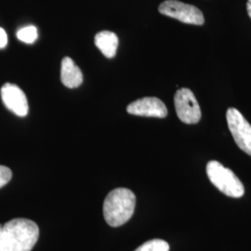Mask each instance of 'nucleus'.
I'll use <instances>...</instances> for the list:
<instances>
[{"label": "nucleus", "mask_w": 251, "mask_h": 251, "mask_svg": "<svg viewBox=\"0 0 251 251\" xmlns=\"http://www.w3.org/2000/svg\"><path fill=\"white\" fill-rule=\"evenodd\" d=\"M39 237L36 223L14 219L0 225V251H31Z\"/></svg>", "instance_id": "1"}, {"label": "nucleus", "mask_w": 251, "mask_h": 251, "mask_svg": "<svg viewBox=\"0 0 251 251\" xmlns=\"http://www.w3.org/2000/svg\"><path fill=\"white\" fill-rule=\"evenodd\" d=\"M136 197L132 191L117 188L111 191L103 202V216L107 225L119 227L125 225L134 213Z\"/></svg>", "instance_id": "2"}, {"label": "nucleus", "mask_w": 251, "mask_h": 251, "mask_svg": "<svg viewBox=\"0 0 251 251\" xmlns=\"http://www.w3.org/2000/svg\"><path fill=\"white\" fill-rule=\"evenodd\" d=\"M206 174L211 183L227 197L242 198L245 187L242 181L233 171L224 167L220 162L212 160L206 165Z\"/></svg>", "instance_id": "3"}, {"label": "nucleus", "mask_w": 251, "mask_h": 251, "mask_svg": "<svg viewBox=\"0 0 251 251\" xmlns=\"http://www.w3.org/2000/svg\"><path fill=\"white\" fill-rule=\"evenodd\" d=\"M159 12L181 23L202 25L205 23L204 15L200 9L193 5L182 3L177 0H167L159 5Z\"/></svg>", "instance_id": "4"}, {"label": "nucleus", "mask_w": 251, "mask_h": 251, "mask_svg": "<svg viewBox=\"0 0 251 251\" xmlns=\"http://www.w3.org/2000/svg\"><path fill=\"white\" fill-rule=\"evenodd\" d=\"M228 127L237 146L251 156V125L235 108H229L226 113Z\"/></svg>", "instance_id": "5"}, {"label": "nucleus", "mask_w": 251, "mask_h": 251, "mask_svg": "<svg viewBox=\"0 0 251 251\" xmlns=\"http://www.w3.org/2000/svg\"><path fill=\"white\" fill-rule=\"evenodd\" d=\"M174 104L179 120L185 124H197L201 119V110L192 90L183 88L174 96Z\"/></svg>", "instance_id": "6"}, {"label": "nucleus", "mask_w": 251, "mask_h": 251, "mask_svg": "<svg viewBox=\"0 0 251 251\" xmlns=\"http://www.w3.org/2000/svg\"><path fill=\"white\" fill-rule=\"evenodd\" d=\"M126 112L139 117L165 118L168 116V109L161 100L155 97H145L136 100L127 105Z\"/></svg>", "instance_id": "7"}, {"label": "nucleus", "mask_w": 251, "mask_h": 251, "mask_svg": "<svg viewBox=\"0 0 251 251\" xmlns=\"http://www.w3.org/2000/svg\"><path fill=\"white\" fill-rule=\"evenodd\" d=\"M1 98L5 106L18 117L28 114V101L25 92L17 85L6 83L1 88Z\"/></svg>", "instance_id": "8"}, {"label": "nucleus", "mask_w": 251, "mask_h": 251, "mask_svg": "<svg viewBox=\"0 0 251 251\" xmlns=\"http://www.w3.org/2000/svg\"><path fill=\"white\" fill-rule=\"evenodd\" d=\"M61 81L66 88H78L83 82V74L71 58H63L61 64Z\"/></svg>", "instance_id": "9"}, {"label": "nucleus", "mask_w": 251, "mask_h": 251, "mask_svg": "<svg viewBox=\"0 0 251 251\" xmlns=\"http://www.w3.org/2000/svg\"><path fill=\"white\" fill-rule=\"evenodd\" d=\"M95 45L105 57L113 58L117 54L118 37L110 31H101L95 36Z\"/></svg>", "instance_id": "10"}, {"label": "nucleus", "mask_w": 251, "mask_h": 251, "mask_svg": "<svg viewBox=\"0 0 251 251\" xmlns=\"http://www.w3.org/2000/svg\"><path fill=\"white\" fill-rule=\"evenodd\" d=\"M135 251H170V245L162 239H152L144 243Z\"/></svg>", "instance_id": "11"}, {"label": "nucleus", "mask_w": 251, "mask_h": 251, "mask_svg": "<svg viewBox=\"0 0 251 251\" xmlns=\"http://www.w3.org/2000/svg\"><path fill=\"white\" fill-rule=\"evenodd\" d=\"M37 29L34 25L23 27L17 32V37L22 41L26 44L34 43L37 38Z\"/></svg>", "instance_id": "12"}, {"label": "nucleus", "mask_w": 251, "mask_h": 251, "mask_svg": "<svg viewBox=\"0 0 251 251\" xmlns=\"http://www.w3.org/2000/svg\"><path fill=\"white\" fill-rule=\"evenodd\" d=\"M12 178V172L9 168L5 166H0V188L8 184Z\"/></svg>", "instance_id": "13"}, {"label": "nucleus", "mask_w": 251, "mask_h": 251, "mask_svg": "<svg viewBox=\"0 0 251 251\" xmlns=\"http://www.w3.org/2000/svg\"><path fill=\"white\" fill-rule=\"evenodd\" d=\"M8 44V36L3 28H0V49L5 48Z\"/></svg>", "instance_id": "14"}, {"label": "nucleus", "mask_w": 251, "mask_h": 251, "mask_svg": "<svg viewBox=\"0 0 251 251\" xmlns=\"http://www.w3.org/2000/svg\"><path fill=\"white\" fill-rule=\"evenodd\" d=\"M247 9H248V13L250 15V17L251 18V0L248 1V4H247Z\"/></svg>", "instance_id": "15"}]
</instances>
